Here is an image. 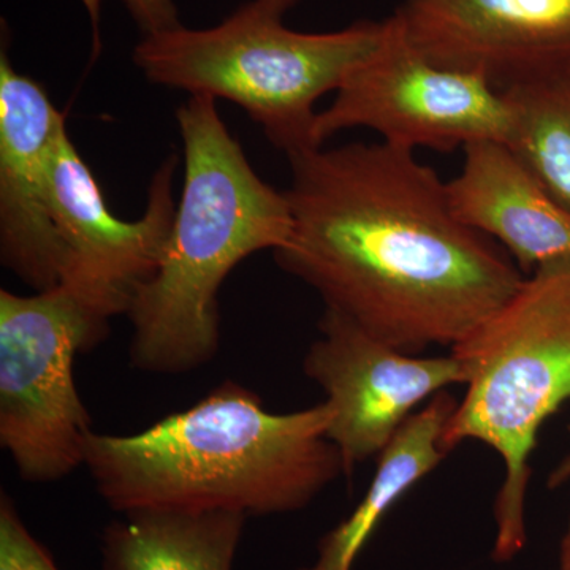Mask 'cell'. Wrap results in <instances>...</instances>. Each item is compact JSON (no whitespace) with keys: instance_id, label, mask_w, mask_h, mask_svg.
Instances as JSON below:
<instances>
[{"instance_id":"cell-16","label":"cell","mask_w":570,"mask_h":570,"mask_svg":"<svg viewBox=\"0 0 570 570\" xmlns=\"http://www.w3.org/2000/svg\"><path fill=\"white\" fill-rule=\"evenodd\" d=\"M0 570H61L7 493L0 494Z\"/></svg>"},{"instance_id":"cell-12","label":"cell","mask_w":570,"mask_h":570,"mask_svg":"<svg viewBox=\"0 0 570 570\" xmlns=\"http://www.w3.org/2000/svg\"><path fill=\"white\" fill-rule=\"evenodd\" d=\"M460 174L445 183L453 216L497 239L521 272L570 264V212L505 141L463 149Z\"/></svg>"},{"instance_id":"cell-18","label":"cell","mask_w":570,"mask_h":570,"mask_svg":"<svg viewBox=\"0 0 570 570\" xmlns=\"http://www.w3.org/2000/svg\"><path fill=\"white\" fill-rule=\"evenodd\" d=\"M570 433V425H569ZM570 482V452L568 455L562 456L560 463L554 466L553 471L549 475V489H560Z\"/></svg>"},{"instance_id":"cell-15","label":"cell","mask_w":570,"mask_h":570,"mask_svg":"<svg viewBox=\"0 0 570 570\" xmlns=\"http://www.w3.org/2000/svg\"><path fill=\"white\" fill-rule=\"evenodd\" d=\"M508 145L570 212V61L502 89Z\"/></svg>"},{"instance_id":"cell-3","label":"cell","mask_w":570,"mask_h":570,"mask_svg":"<svg viewBox=\"0 0 570 570\" xmlns=\"http://www.w3.org/2000/svg\"><path fill=\"white\" fill-rule=\"evenodd\" d=\"M184 183L159 268L132 302L130 365L142 373L200 370L220 346L219 292L250 255L292 232L287 195L261 178L225 126L217 100L190 96L176 110Z\"/></svg>"},{"instance_id":"cell-19","label":"cell","mask_w":570,"mask_h":570,"mask_svg":"<svg viewBox=\"0 0 570 570\" xmlns=\"http://www.w3.org/2000/svg\"><path fill=\"white\" fill-rule=\"evenodd\" d=\"M560 570H570V517L561 540Z\"/></svg>"},{"instance_id":"cell-10","label":"cell","mask_w":570,"mask_h":570,"mask_svg":"<svg viewBox=\"0 0 570 570\" xmlns=\"http://www.w3.org/2000/svg\"><path fill=\"white\" fill-rule=\"evenodd\" d=\"M393 17L430 61L501 91L570 61V0H404Z\"/></svg>"},{"instance_id":"cell-17","label":"cell","mask_w":570,"mask_h":570,"mask_svg":"<svg viewBox=\"0 0 570 570\" xmlns=\"http://www.w3.org/2000/svg\"><path fill=\"white\" fill-rule=\"evenodd\" d=\"M126 10L129 11L135 24L141 29L142 36L170 31L178 28V7L175 0H121Z\"/></svg>"},{"instance_id":"cell-7","label":"cell","mask_w":570,"mask_h":570,"mask_svg":"<svg viewBox=\"0 0 570 570\" xmlns=\"http://www.w3.org/2000/svg\"><path fill=\"white\" fill-rule=\"evenodd\" d=\"M351 129L373 130L381 141L411 151L453 153L475 141L508 142L510 110L487 78L438 66L415 50L392 14L381 45L318 112L314 141L325 146Z\"/></svg>"},{"instance_id":"cell-1","label":"cell","mask_w":570,"mask_h":570,"mask_svg":"<svg viewBox=\"0 0 570 570\" xmlns=\"http://www.w3.org/2000/svg\"><path fill=\"white\" fill-rule=\"evenodd\" d=\"M288 163L292 232L276 264L389 346L455 347L523 284L510 255L453 216L415 151L348 142Z\"/></svg>"},{"instance_id":"cell-4","label":"cell","mask_w":570,"mask_h":570,"mask_svg":"<svg viewBox=\"0 0 570 570\" xmlns=\"http://www.w3.org/2000/svg\"><path fill=\"white\" fill-rule=\"evenodd\" d=\"M299 0H247L219 24L149 33L135 45V67L164 88L238 105L285 156L321 148L316 105L385 36L384 21L333 32H298L285 14Z\"/></svg>"},{"instance_id":"cell-5","label":"cell","mask_w":570,"mask_h":570,"mask_svg":"<svg viewBox=\"0 0 570 570\" xmlns=\"http://www.w3.org/2000/svg\"><path fill=\"white\" fill-rule=\"evenodd\" d=\"M452 352L466 370L468 390L444 428L442 449L479 441L504 463L491 558L509 562L527 547L524 509L540 428L570 401V264L524 277Z\"/></svg>"},{"instance_id":"cell-2","label":"cell","mask_w":570,"mask_h":570,"mask_svg":"<svg viewBox=\"0 0 570 570\" xmlns=\"http://www.w3.org/2000/svg\"><path fill=\"white\" fill-rule=\"evenodd\" d=\"M333 411L316 404L275 414L227 381L186 411L134 434L94 431L85 466L105 504L141 510H227L250 517L309 508L344 475L326 436Z\"/></svg>"},{"instance_id":"cell-8","label":"cell","mask_w":570,"mask_h":570,"mask_svg":"<svg viewBox=\"0 0 570 570\" xmlns=\"http://www.w3.org/2000/svg\"><path fill=\"white\" fill-rule=\"evenodd\" d=\"M178 153L168 154L153 175L145 212L135 220L116 217L78 153L67 124L52 138V220L61 239L62 287L100 316H127L135 296L159 268L174 227Z\"/></svg>"},{"instance_id":"cell-14","label":"cell","mask_w":570,"mask_h":570,"mask_svg":"<svg viewBox=\"0 0 570 570\" xmlns=\"http://www.w3.org/2000/svg\"><path fill=\"white\" fill-rule=\"evenodd\" d=\"M247 520L227 510L126 513L104 530L100 570H234Z\"/></svg>"},{"instance_id":"cell-11","label":"cell","mask_w":570,"mask_h":570,"mask_svg":"<svg viewBox=\"0 0 570 570\" xmlns=\"http://www.w3.org/2000/svg\"><path fill=\"white\" fill-rule=\"evenodd\" d=\"M66 124L39 81L0 52V261L33 292L61 283L63 250L51 212L50 148Z\"/></svg>"},{"instance_id":"cell-6","label":"cell","mask_w":570,"mask_h":570,"mask_svg":"<svg viewBox=\"0 0 570 570\" xmlns=\"http://www.w3.org/2000/svg\"><path fill=\"white\" fill-rule=\"evenodd\" d=\"M108 333L110 321L62 285L0 291V445L24 482H58L85 466L94 430L75 358Z\"/></svg>"},{"instance_id":"cell-13","label":"cell","mask_w":570,"mask_h":570,"mask_svg":"<svg viewBox=\"0 0 570 570\" xmlns=\"http://www.w3.org/2000/svg\"><path fill=\"white\" fill-rule=\"evenodd\" d=\"M456 404L449 392H441L406 420L377 456L376 474L358 504L322 535L316 560L296 570H354L390 510L449 455L441 439Z\"/></svg>"},{"instance_id":"cell-20","label":"cell","mask_w":570,"mask_h":570,"mask_svg":"<svg viewBox=\"0 0 570 570\" xmlns=\"http://www.w3.org/2000/svg\"><path fill=\"white\" fill-rule=\"evenodd\" d=\"M85 3L89 9V13H91L94 28H96L97 32V24H99L100 0H85Z\"/></svg>"},{"instance_id":"cell-9","label":"cell","mask_w":570,"mask_h":570,"mask_svg":"<svg viewBox=\"0 0 570 570\" xmlns=\"http://www.w3.org/2000/svg\"><path fill=\"white\" fill-rule=\"evenodd\" d=\"M303 371L332 407L326 436L340 450L347 479L360 463L381 455L420 404L450 385L466 384V370L453 352L404 354L330 309L318 321Z\"/></svg>"}]
</instances>
